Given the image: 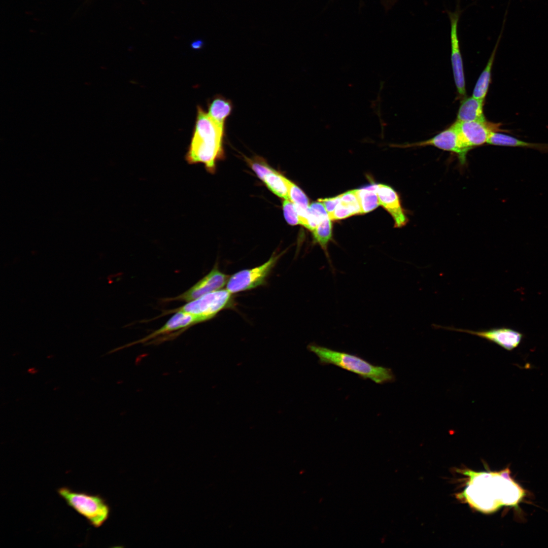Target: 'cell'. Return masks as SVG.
Instances as JSON below:
<instances>
[{
	"mask_svg": "<svg viewBox=\"0 0 548 548\" xmlns=\"http://www.w3.org/2000/svg\"><path fill=\"white\" fill-rule=\"evenodd\" d=\"M462 471L467 481L458 498L480 511L491 512L502 505H515L520 500L511 497V492L524 491L511 480L508 468L499 472Z\"/></svg>",
	"mask_w": 548,
	"mask_h": 548,
	"instance_id": "cell-1",
	"label": "cell"
},
{
	"mask_svg": "<svg viewBox=\"0 0 548 548\" xmlns=\"http://www.w3.org/2000/svg\"><path fill=\"white\" fill-rule=\"evenodd\" d=\"M224 126L198 107L194 132L185 157L188 163H202L208 172H215L217 161L223 156Z\"/></svg>",
	"mask_w": 548,
	"mask_h": 548,
	"instance_id": "cell-2",
	"label": "cell"
},
{
	"mask_svg": "<svg viewBox=\"0 0 548 548\" xmlns=\"http://www.w3.org/2000/svg\"><path fill=\"white\" fill-rule=\"evenodd\" d=\"M307 348L318 357L322 365L332 364L376 384H383L395 380V376L390 368L373 364L357 355L315 344H310Z\"/></svg>",
	"mask_w": 548,
	"mask_h": 548,
	"instance_id": "cell-3",
	"label": "cell"
},
{
	"mask_svg": "<svg viewBox=\"0 0 548 548\" xmlns=\"http://www.w3.org/2000/svg\"><path fill=\"white\" fill-rule=\"evenodd\" d=\"M57 492L69 507L94 528L101 527L109 518L110 506L99 495L76 491L67 487L58 488Z\"/></svg>",
	"mask_w": 548,
	"mask_h": 548,
	"instance_id": "cell-4",
	"label": "cell"
},
{
	"mask_svg": "<svg viewBox=\"0 0 548 548\" xmlns=\"http://www.w3.org/2000/svg\"><path fill=\"white\" fill-rule=\"evenodd\" d=\"M175 312L176 314L159 329L142 338L113 350L110 353L138 344H158L170 340L177 337L191 326L202 322L196 316L182 311Z\"/></svg>",
	"mask_w": 548,
	"mask_h": 548,
	"instance_id": "cell-5",
	"label": "cell"
},
{
	"mask_svg": "<svg viewBox=\"0 0 548 548\" xmlns=\"http://www.w3.org/2000/svg\"><path fill=\"white\" fill-rule=\"evenodd\" d=\"M232 295L226 289H222L189 301L184 305L173 310V313L184 312L197 316L202 322L206 321L231 305Z\"/></svg>",
	"mask_w": 548,
	"mask_h": 548,
	"instance_id": "cell-6",
	"label": "cell"
},
{
	"mask_svg": "<svg viewBox=\"0 0 548 548\" xmlns=\"http://www.w3.org/2000/svg\"><path fill=\"white\" fill-rule=\"evenodd\" d=\"M457 131L460 147L466 155L474 147L487 143L493 131H505L500 129V123H493L486 121H471L454 123Z\"/></svg>",
	"mask_w": 548,
	"mask_h": 548,
	"instance_id": "cell-7",
	"label": "cell"
},
{
	"mask_svg": "<svg viewBox=\"0 0 548 548\" xmlns=\"http://www.w3.org/2000/svg\"><path fill=\"white\" fill-rule=\"evenodd\" d=\"M279 257L280 255H272L262 265L234 273L229 277L226 289L233 294L264 285Z\"/></svg>",
	"mask_w": 548,
	"mask_h": 548,
	"instance_id": "cell-8",
	"label": "cell"
},
{
	"mask_svg": "<svg viewBox=\"0 0 548 548\" xmlns=\"http://www.w3.org/2000/svg\"><path fill=\"white\" fill-rule=\"evenodd\" d=\"M436 327L476 335L509 351L517 348L523 337V334L521 332L504 327L477 331L440 326H437Z\"/></svg>",
	"mask_w": 548,
	"mask_h": 548,
	"instance_id": "cell-9",
	"label": "cell"
},
{
	"mask_svg": "<svg viewBox=\"0 0 548 548\" xmlns=\"http://www.w3.org/2000/svg\"><path fill=\"white\" fill-rule=\"evenodd\" d=\"M229 277L215 265L209 273L188 290L175 297L166 300L190 301L206 294L222 289L226 285Z\"/></svg>",
	"mask_w": 548,
	"mask_h": 548,
	"instance_id": "cell-10",
	"label": "cell"
},
{
	"mask_svg": "<svg viewBox=\"0 0 548 548\" xmlns=\"http://www.w3.org/2000/svg\"><path fill=\"white\" fill-rule=\"evenodd\" d=\"M448 13L451 22V62L454 79L458 93L464 96L466 94L465 81L457 31L460 12L457 10Z\"/></svg>",
	"mask_w": 548,
	"mask_h": 548,
	"instance_id": "cell-11",
	"label": "cell"
},
{
	"mask_svg": "<svg viewBox=\"0 0 548 548\" xmlns=\"http://www.w3.org/2000/svg\"><path fill=\"white\" fill-rule=\"evenodd\" d=\"M432 146L444 151L456 153L462 164L466 162V155L462 151L459 144L457 130L453 123L448 128L428 140L406 145L405 147Z\"/></svg>",
	"mask_w": 548,
	"mask_h": 548,
	"instance_id": "cell-12",
	"label": "cell"
},
{
	"mask_svg": "<svg viewBox=\"0 0 548 548\" xmlns=\"http://www.w3.org/2000/svg\"><path fill=\"white\" fill-rule=\"evenodd\" d=\"M376 192L380 205L391 215L394 226L400 228L406 225L408 219L397 192L388 185L379 184H377Z\"/></svg>",
	"mask_w": 548,
	"mask_h": 548,
	"instance_id": "cell-13",
	"label": "cell"
},
{
	"mask_svg": "<svg viewBox=\"0 0 548 548\" xmlns=\"http://www.w3.org/2000/svg\"><path fill=\"white\" fill-rule=\"evenodd\" d=\"M487 143L495 146L530 148L541 153H548V143L527 142L500 131L492 132Z\"/></svg>",
	"mask_w": 548,
	"mask_h": 548,
	"instance_id": "cell-14",
	"label": "cell"
},
{
	"mask_svg": "<svg viewBox=\"0 0 548 548\" xmlns=\"http://www.w3.org/2000/svg\"><path fill=\"white\" fill-rule=\"evenodd\" d=\"M484 101L472 96L464 99L459 108L456 121H486L483 111Z\"/></svg>",
	"mask_w": 548,
	"mask_h": 548,
	"instance_id": "cell-15",
	"label": "cell"
},
{
	"mask_svg": "<svg viewBox=\"0 0 548 548\" xmlns=\"http://www.w3.org/2000/svg\"><path fill=\"white\" fill-rule=\"evenodd\" d=\"M499 42L498 40L486 67L479 76L475 85L472 96L475 98L484 100L487 94L490 84L491 83L492 68Z\"/></svg>",
	"mask_w": 548,
	"mask_h": 548,
	"instance_id": "cell-16",
	"label": "cell"
},
{
	"mask_svg": "<svg viewBox=\"0 0 548 548\" xmlns=\"http://www.w3.org/2000/svg\"><path fill=\"white\" fill-rule=\"evenodd\" d=\"M232 110L231 101L218 95L210 103L208 114L215 121L225 125V120L231 114Z\"/></svg>",
	"mask_w": 548,
	"mask_h": 548,
	"instance_id": "cell-17",
	"label": "cell"
},
{
	"mask_svg": "<svg viewBox=\"0 0 548 548\" xmlns=\"http://www.w3.org/2000/svg\"><path fill=\"white\" fill-rule=\"evenodd\" d=\"M312 232L314 243L320 245L331 265L328 246L332 237V226L329 216L323 219Z\"/></svg>",
	"mask_w": 548,
	"mask_h": 548,
	"instance_id": "cell-18",
	"label": "cell"
},
{
	"mask_svg": "<svg viewBox=\"0 0 548 548\" xmlns=\"http://www.w3.org/2000/svg\"><path fill=\"white\" fill-rule=\"evenodd\" d=\"M377 185L357 189L362 214L371 212L380 205L376 192Z\"/></svg>",
	"mask_w": 548,
	"mask_h": 548,
	"instance_id": "cell-19",
	"label": "cell"
},
{
	"mask_svg": "<svg viewBox=\"0 0 548 548\" xmlns=\"http://www.w3.org/2000/svg\"><path fill=\"white\" fill-rule=\"evenodd\" d=\"M283 177L275 170L267 174L262 181L273 194L283 199H289L288 189Z\"/></svg>",
	"mask_w": 548,
	"mask_h": 548,
	"instance_id": "cell-20",
	"label": "cell"
},
{
	"mask_svg": "<svg viewBox=\"0 0 548 548\" xmlns=\"http://www.w3.org/2000/svg\"><path fill=\"white\" fill-rule=\"evenodd\" d=\"M328 216L323 203L318 201L309 205L305 228L312 231L315 227L325 218Z\"/></svg>",
	"mask_w": 548,
	"mask_h": 548,
	"instance_id": "cell-21",
	"label": "cell"
},
{
	"mask_svg": "<svg viewBox=\"0 0 548 548\" xmlns=\"http://www.w3.org/2000/svg\"><path fill=\"white\" fill-rule=\"evenodd\" d=\"M339 196L340 202L351 207L356 215L362 214L357 189L348 191L340 194Z\"/></svg>",
	"mask_w": 548,
	"mask_h": 548,
	"instance_id": "cell-22",
	"label": "cell"
},
{
	"mask_svg": "<svg viewBox=\"0 0 548 548\" xmlns=\"http://www.w3.org/2000/svg\"><path fill=\"white\" fill-rule=\"evenodd\" d=\"M282 207L285 219L289 224L291 225L300 224L296 209L289 199H284Z\"/></svg>",
	"mask_w": 548,
	"mask_h": 548,
	"instance_id": "cell-23",
	"label": "cell"
},
{
	"mask_svg": "<svg viewBox=\"0 0 548 548\" xmlns=\"http://www.w3.org/2000/svg\"><path fill=\"white\" fill-rule=\"evenodd\" d=\"M355 215L353 210L348 206L338 203L332 213L328 215L331 220L343 219Z\"/></svg>",
	"mask_w": 548,
	"mask_h": 548,
	"instance_id": "cell-24",
	"label": "cell"
},
{
	"mask_svg": "<svg viewBox=\"0 0 548 548\" xmlns=\"http://www.w3.org/2000/svg\"><path fill=\"white\" fill-rule=\"evenodd\" d=\"M249 162H250V166L253 170L262 181L267 174L275 170L267 164L260 161H251Z\"/></svg>",
	"mask_w": 548,
	"mask_h": 548,
	"instance_id": "cell-25",
	"label": "cell"
},
{
	"mask_svg": "<svg viewBox=\"0 0 548 548\" xmlns=\"http://www.w3.org/2000/svg\"><path fill=\"white\" fill-rule=\"evenodd\" d=\"M318 201L321 202L324 205L328 214L333 212L337 206L340 201L339 195L333 197L319 199Z\"/></svg>",
	"mask_w": 548,
	"mask_h": 548,
	"instance_id": "cell-26",
	"label": "cell"
},
{
	"mask_svg": "<svg viewBox=\"0 0 548 548\" xmlns=\"http://www.w3.org/2000/svg\"><path fill=\"white\" fill-rule=\"evenodd\" d=\"M201 45V43L200 41H198L197 42H194V44H192L194 48H199V47H200V46Z\"/></svg>",
	"mask_w": 548,
	"mask_h": 548,
	"instance_id": "cell-27",
	"label": "cell"
}]
</instances>
